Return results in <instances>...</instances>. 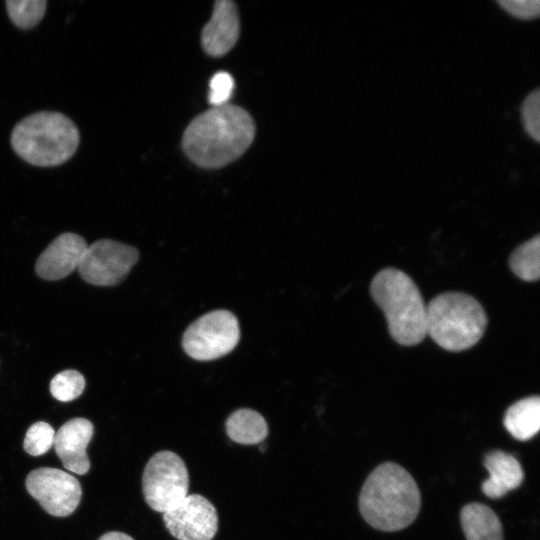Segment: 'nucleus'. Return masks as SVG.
I'll return each instance as SVG.
<instances>
[{"label":"nucleus","instance_id":"nucleus-20","mask_svg":"<svg viewBox=\"0 0 540 540\" xmlns=\"http://www.w3.org/2000/svg\"><path fill=\"white\" fill-rule=\"evenodd\" d=\"M85 388L84 376L76 370H65L54 376L50 383L52 396L62 402L78 398Z\"/></svg>","mask_w":540,"mask_h":540},{"label":"nucleus","instance_id":"nucleus-25","mask_svg":"<svg viewBox=\"0 0 540 540\" xmlns=\"http://www.w3.org/2000/svg\"><path fill=\"white\" fill-rule=\"evenodd\" d=\"M99 540H134L131 536L118 531H111L102 535Z\"/></svg>","mask_w":540,"mask_h":540},{"label":"nucleus","instance_id":"nucleus-16","mask_svg":"<svg viewBox=\"0 0 540 540\" xmlns=\"http://www.w3.org/2000/svg\"><path fill=\"white\" fill-rule=\"evenodd\" d=\"M503 423L514 438L520 441L531 439L540 428L539 396H530L515 402L506 410Z\"/></svg>","mask_w":540,"mask_h":540},{"label":"nucleus","instance_id":"nucleus-10","mask_svg":"<svg viewBox=\"0 0 540 540\" xmlns=\"http://www.w3.org/2000/svg\"><path fill=\"white\" fill-rule=\"evenodd\" d=\"M169 533L178 540H212L218 530V514L204 496L190 494L175 508L163 513Z\"/></svg>","mask_w":540,"mask_h":540},{"label":"nucleus","instance_id":"nucleus-7","mask_svg":"<svg viewBox=\"0 0 540 540\" xmlns=\"http://www.w3.org/2000/svg\"><path fill=\"white\" fill-rule=\"evenodd\" d=\"M239 337L236 316L227 310H215L201 316L186 329L182 345L191 358L209 361L231 352Z\"/></svg>","mask_w":540,"mask_h":540},{"label":"nucleus","instance_id":"nucleus-5","mask_svg":"<svg viewBox=\"0 0 540 540\" xmlns=\"http://www.w3.org/2000/svg\"><path fill=\"white\" fill-rule=\"evenodd\" d=\"M486 326L485 310L466 293L445 292L426 305L427 335L445 350L471 348L481 339Z\"/></svg>","mask_w":540,"mask_h":540},{"label":"nucleus","instance_id":"nucleus-18","mask_svg":"<svg viewBox=\"0 0 540 540\" xmlns=\"http://www.w3.org/2000/svg\"><path fill=\"white\" fill-rule=\"evenodd\" d=\"M509 265L520 279L527 282L537 281L540 276L539 235L518 246L510 255Z\"/></svg>","mask_w":540,"mask_h":540},{"label":"nucleus","instance_id":"nucleus-9","mask_svg":"<svg viewBox=\"0 0 540 540\" xmlns=\"http://www.w3.org/2000/svg\"><path fill=\"white\" fill-rule=\"evenodd\" d=\"M26 489L50 515L65 517L78 507L82 488L71 474L60 469L42 467L31 471Z\"/></svg>","mask_w":540,"mask_h":540},{"label":"nucleus","instance_id":"nucleus-17","mask_svg":"<svg viewBox=\"0 0 540 540\" xmlns=\"http://www.w3.org/2000/svg\"><path fill=\"white\" fill-rule=\"evenodd\" d=\"M225 427L231 440L244 445L258 444L268 435V425L264 417L248 408L234 411L227 418Z\"/></svg>","mask_w":540,"mask_h":540},{"label":"nucleus","instance_id":"nucleus-23","mask_svg":"<svg viewBox=\"0 0 540 540\" xmlns=\"http://www.w3.org/2000/svg\"><path fill=\"white\" fill-rule=\"evenodd\" d=\"M235 87L233 77L225 71L213 75L209 83L208 100L213 107L228 104Z\"/></svg>","mask_w":540,"mask_h":540},{"label":"nucleus","instance_id":"nucleus-19","mask_svg":"<svg viewBox=\"0 0 540 540\" xmlns=\"http://www.w3.org/2000/svg\"><path fill=\"white\" fill-rule=\"evenodd\" d=\"M6 10L13 24L21 29H31L43 18L47 2L45 0L6 1Z\"/></svg>","mask_w":540,"mask_h":540},{"label":"nucleus","instance_id":"nucleus-15","mask_svg":"<svg viewBox=\"0 0 540 540\" xmlns=\"http://www.w3.org/2000/svg\"><path fill=\"white\" fill-rule=\"evenodd\" d=\"M460 520L467 540H503L501 521L485 504H466L460 512Z\"/></svg>","mask_w":540,"mask_h":540},{"label":"nucleus","instance_id":"nucleus-12","mask_svg":"<svg viewBox=\"0 0 540 540\" xmlns=\"http://www.w3.org/2000/svg\"><path fill=\"white\" fill-rule=\"evenodd\" d=\"M93 424L85 418H73L55 432L54 448L63 466L70 472L84 475L90 469L86 448L92 439Z\"/></svg>","mask_w":540,"mask_h":540},{"label":"nucleus","instance_id":"nucleus-2","mask_svg":"<svg viewBox=\"0 0 540 540\" xmlns=\"http://www.w3.org/2000/svg\"><path fill=\"white\" fill-rule=\"evenodd\" d=\"M421 496L413 477L400 465L384 462L367 477L359 496V509L373 528L386 532L409 526L417 517Z\"/></svg>","mask_w":540,"mask_h":540},{"label":"nucleus","instance_id":"nucleus-21","mask_svg":"<svg viewBox=\"0 0 540 540\" xmlns=\"http://www.w3.org/2000/svg\"><path fill=\"white\" fill-rule=\"evenodd\" d=\"M55 431L46 422L32 424L26 432L23 447L32 456L45 454L54 444Z\"/></svg>","mask_w":540,"mask_h":540},{"label":"nucleus","instance_id":"nucleus-24","mask_svg":"<svg viewBox=\"0 0 540 540\" xmlns=\"http://www.w3.org/2000/svg\"><path fill=\"white\" fill-rule=\"evenodd\" d=\"M496 2L502 9L518 19L531 20L539 15L540 2L538 0H498Z\"/></svg>","mask_w":540,"mask_h":540},{"label":"nucleus","instance_id":"nucleus-4","mask_svg":"<svg viewBox=\"0 0 540 540\" xmlns=\"http://www.w3.org/2000/svg\"><path fill=\"white\" fill-rule=\"evenodd\" d=\"M370 294L383 311L392 338L414 346L427 335L426 304L415 282L403 271L385 268L371 281Z\"/></svg>","mask_w":540,"mask_h":540},{"label":"nucleus","instance_id":"nucleus-14","mask_svg":"<svg viewBox=\"0 0 540 540\" xmlns=\"http://www.w3.org/2000/svg\"><path fill=\"white\" fill-rule=\"evenodd\" d=\"M484 466L489 472V478L483 481L482 491L492 499L501 498L518 488L524 479L519 461L501 450L488 452L484 457Z\"/></svg>","mask_w":540,"mask_h":540},{"label":"nucleus","instance_id":"nucleus-13","mask_svg":"<svg viewBox=\"0 0 540 540\" xmlns=\"http://www.w3.org/2000/svg\"><path fill=\"white\" fill-rule=\"evenodd\" d=\"M240 34L238 9L233 1L218 0L211 19L201 33L204 51L213 57L227 54L236 44Z\"/></svg>","mask_w":540,"mask_h":540},{"label":"nucleus","instance_id":"nucleus-8","mask_svg":"<svg viewBox=\"0 0 540 540\" xmlns=\"http://www.w3.org/2000/svg\"><path fill=\"white\" fill-rule=\"evenodd\" d=\"M138 258L135 247L101 239L86 248L77 269L87 283L113 286L127 276Z\"/></svg>","mask_w":540,"mask_h":540},{"label":"nucleus","instance_id":"nucleus-3","mask_svg":"<svg viewBox=\"0 0 540 540\" xmlns=\"http://www.w3.org/2000/svg\"><path fill=\"white\" fill-rule=\"evenodd\" d=\"M79 142L76 124L56 111H39L24 117L14 126L10 137L14 152L37 167H54L67 162Z\"/></svg>","mask_w":540,"mask_h":540},{"label":"nucleus","instance_id":"nucleus-6","mask_svg":"<svg viewBox=\"0 0 540 540\" xmlns=\"http://www.w3.org/2000/svg\"><path fill=\"white\" fill-rule=\"evenodd\" d=\"M142 490L146 503L156 512L165 513L179 505L189 490L182 458L169 450L155 453L144 468Z\"/></svg>","mask_w":540,"mask_h":540},{"label":"nucleus","instance_id":"nucleus-11","mask_svg":"<svg viewBox=\"0 0 540 540\" xmlns=\"http://www.w3.org/2000/svg\"><path fill=\"white\" fill-rule=\"evenodd\" d=\"M88 247L81 236L66 232L56 237L40 254L35 270L44 280H60L73 272Z\"/></svg>","mask_w":540,"mask_h":540},{"label":"nucleus","instance_id":"nucleus-1","mask_svg":"<svg viewBox=\"0 0 540 540\" xmlns=\"http://www.w3.org/2000/svg\"><path fill=\"white\" fill-rule=\"evenodd\" d=\"M255 132L247 111L225 104L194 118L183 134L182 147L199 167L216 169L239 158L253 142Z\"/></svg>","mask_w":540,"mask_h":540},{"label":"nucleus","instance_id":"nucleus-22","mask_svg":"<svg viewBox=\"0 0 540 540\" xmlns=\"http://www.w3.org/2000/svg\"><path fill=\"white\" fill-rule=\"evenodd\" d=\"M539 89L530 92L520 108L521 122L530 137L539 142Z\"/></svg>","mask_w":540,"mask_h":540}]
</instances>
